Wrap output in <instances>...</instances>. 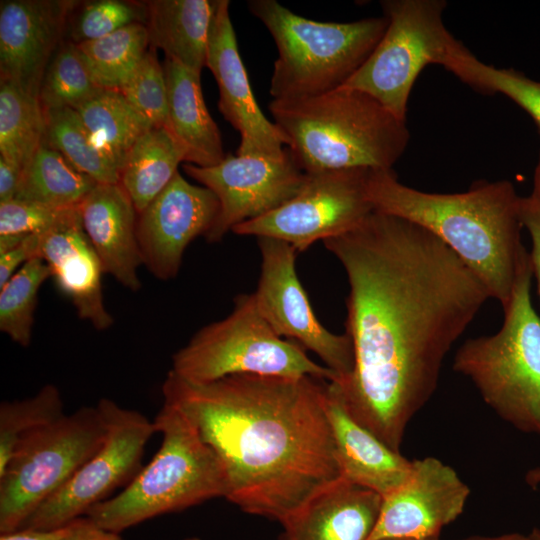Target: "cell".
Listing matches in <instances>:
<instances>
[{"label": "cell", "instance_id": "obj_1", "mask_svg": "<svg viewBox=\"0 0 540 540\" xmlns=\"http://www.w3.org/2000/svg\"><path fill=\"white\" fill-rule=\"evenodd\" d=\"M323 244L349 284L345 333L354 366L335 383L350 415L400 452L446 355L491 297L445 243L400 217L373 211Z\"/></svg>", "mask_w": 540, "mask_h": 540}, {"label": "cell", "instance_id": "obj_2", "mask_svg": "<svg viewBox=\"0 0 540 540\" xmlns=\"http://www.w3.org/2000/svg\"><path fill=\"white\" fill-rule=\"evenodd\" d=\"M328 383L238 374L199 384L169 371L161 389L163 402L188 419L221 462L225 498L283 523L342 478L325 407Z\"/></svg>", "mask_w": 540, "mask_h": 540}, {"label": "cell", "instance_id": "obj_3", "mask_svg": "<svg viewBox=\"0 0 540 540\" xmlns=\"http://www.w3.org/2000/svg\"><path fill=\"white\" fill-rule=\"evenodd\" d=\"M374 211L413 222L445 243L504 308L527 250L521 200L508 180L480 183L463 193L420 191L402 184L393 169L370 170Z\"/></svg>", "mask_w": 540, "mask_h": 540}, {"label": "cell", "instance_id": "obj_4", "mask_svg": "<svg viewBox=\"0 0 540 540\" xmlns=\"http://www.w3.org/2000/svg\"><path fill=\"white\" fill-rule=\"evenodd\" d=\"M269 110L292 159L306 174L392 169L410 138L407 120L344 86L314 97L272 100Z\"/></svg>", "mask_w": 540, "mask_h": 540}, {"label": "cell", "instance_id": "obj_5", "mask_svg": "<svg viewBox=\"0 0 540 540\" xmlns=\"http://www.w3.org/2000/svg\"><path fill=\"white\" fill-rule=\"evenodd\" d=\"M153 423L162 441L151 461L119 494L86 515L105 530L120 534L154 517L226 496L221 462L188 419L163 402Z\"/></svg>", "mask_w": 540, "mask_h": 540}, {"label": "cell", "instance_id": "obj_6", "mask_svg": "<svg viewBox=\"0 0 540 540\" xmlns=\"http://www.w3.org/2000/svg\"><path fill=\"white\" fill-rule=\"evenodd\" d=\"M532 277L527 252L501 328L466 340L455 353L453 370L472 381L502 420L540 436V316L532 305Z\"/></svg>", "mask_w": 540, "mask_h": 540}, {"label": "cell", "instance_id": "obj_7", "mask_svg": "<svg viewBox=\"0 0 540 540\" xmlns=\"http://www.w3.org/2000/svg\"><path fill=\"white\" fill-rule=\"evenodd\" d=\"M248 8L267 28L278 51L269 88L273 100L314 97L341 88L388 26L385 16L346 23L315 21L275 0H251Z\"/></svg>", "mask_w": 540, "mask_h": 540}, {"label": "cell", "instance_id": "obj_8", "mask_svg": "<svg viewBox=\"0 0 540 540\" xmlns=\"http://www.w3.org/2000/svg\"><path fill=\"white\" fill-rule=\"evenodd\" d=\"M170 371L199 384L238 374L338 380L331 369L311 360L300 344L275 333L254 293L237 295L228 316L199 329L173 354Z\"/></svg>", "mask_w": 540, "mask_h": 540}, {"label": "cell", "instance_id": "obj_9", "mask_svg": "<svg viewBox=\"0 0 540 540\" xmlns=\"http://www.w3.org/2000/svg\"><path fill=\"white\" fill-rule=\"evenodd\" d=\"M106 431L100 407L85 406L20 439L0 473V533L19 529L62 488L98 451Z\"/></svg>", "mask_w": 540, "mask_h": 540}, {"label": "cell", "instance_id": "obj_10", "mask_svg": "<svg viewBox=\"0 0 540 540\" xmlns=\"http://www.w3.org/2000/svg\"><path fill=\"white\" fill-rule=\"evenodd\" d=\"M444 0H385L388 26L364 64L344 87L362 91L407 120L412 87L429 64L447 68L462 44L445 27ZM343 87V86H342Z\"/></svg>", "mask_w": 540, "mask_h": 540}, {"label": "cell", "instance_id": "obj_11", "mask_svg": "<svg viewBox=\"0 0 540 540\" xmlns=\"http://www.w3.org/2000/svg\"><path fill=\"white\" fill-rule=\"evenodd\" d=\"M97 405L107 423L101 447L20 528L55 529L85 517L117 488L126 487L142 469L145 446L156 432L153 421L108 398L100 399Z\"/></svg>", "mask_w": 540, "mask_h": 540}, {"label": "cell", "instance_id": "obj_12", "mask_svg": "<svg viewBox=\"0 0 540 540\" xmlns=\"http://www.w3.org/2000/svg\"><path fill=\"white\" fill-rule=\"evenodd\" d=\"M369 172L349 169L307 174L295 197L261 217L237 225L232 232L275 238L302 253L316 241L352 230L374 211L367 193Z\"/></svg>", "mask_w": 540, "mask_h": 540}, {"label": "cell", "instance_id": "obj_13", "mask_svg": "<svg viewBox=\"0 0 540 540\" xmlns=\"http://www.w3.org/2000/svg\"><path fill=\"white\" fill-rule=\"evenodd\" d=\"M261 271L254 293L257 306L275 331L315 353L338 377L346 379L354 366L349 336L327 330L313 312L295 267L297 252L288 243L258 237Z\"/></svg>", "mask_w": 540, "mask_h": 540}, {"label": "cell", "instance_id": "obj_14", "mask_svg": "<svg viewBox=\"0 0 540 540\" xmlns=\"http://www.w3.org/2000/svg\"><path fill=\"white\" fill-rule=\"evenodd\" d=\"M183 170L219 201L217 218L205 236L209 243L219 242L237 225L277 209L295 197L307 179L288 148L279 158L229 154L216 165L185 163Z\"/></svg>", "mask_w": 540, "mask_h": 540}, {"label": "cell", "instance_id": "obj_15", "mask_svg": "<svg viewBox=\"0 0 540 540\" xmlns=\"http://www.w3.org/2000/svg\"><path fill=\"white\" fill-rule=\"evenodd\" d=\"M219 212V201L204 186L188 182L179 172L137 218L142 264L156 278L168 281L181 268L188 245L206 236Z\"/></svg>", "mask_w": 540, "mask_h": 540}, {"label": "cell", "instance_id": "obj_16", "mask_svg": "<svg viewBox=\"0 0 540 540\" xmlns=\"http://www.w3.org/2000/svg\"><path fill=\"white\" fill-rule=\"evenodd\" d=\"M229 7L228 0H216L206 55V67L219 89V111L240 133L236 155L282 157L287 138L256 102L239 53Z\"/></svg>", "mask_w": 540, "mask_h": 540}, {"label": "cell", "instance_id": "obj_17", "mask_svg": "<svg viewBox=\"0 0 540 540\" xmlns=\"http://www.w3.org/2000/svg\"><path fill=\"white\" fill-rule=\"evenodd\" d=\"M469 495V486L440 459L413 460L407 480L383 498L368 540L439 536L463 513Z\"/></svg>", "mask_w": 540, "mask_h": 540}, {"label": "cell", "instance_id": "obj_18", "mask_svg": "<svg viewBox=\"0 0 540 540\" xmlns=\"http://www.w3.org/2000/svg\"><path fill=\"white\" fill-rule=\"evenodd\" d=\"M78 4L77 0H2L0 82L38 96L45 70Z\"/></svg>", "mask_w": 540, "mask_h": 540}, {"label": "cell", "instance_id": "obj_19", "mask_svg": "<svg viewBox=\"0 0 540 540\" xmlns=\"http://www.w3.org/2000/svg\"><path fill=\"white\" fill-rule=\"evenodd\" d=\"M37 256L45 261L57 289L80 319L99 331L112 327L114 318L103 298V267L83 228L78 205L64 209L38 234Z\"/></svg>", "mask_w": 540, "mask_h": 540}, {"label": "cell", "instance_id": "obj_20", "mask_svg": "<svg viewBox=\"0 0 540 540\" xmlns=\"http://www.w3.org/2000/svg\"><path fill=\"white\" fill-rule=\"evenodd\" d=\"M83 228L96 251L104 274L124 288L142 287V264L137 239L138 212L120 183L96 184L78 204Z\"/></svg>", "mask_w": 540, "mask_h": 540}, {"label": "cell", "instance_id": "obj_21", "mask_svg": "<svg viewBox=\"0 0 540 540\" xmlns=\"http://www.w3.org/2000/svg\"><path fill=\"white\" fill-rule=\"evenodd\" d=\"M325 407L343 479L372 490L382 498L407 480L412 461L391 449L350 415L335 382L327 385Z\"/></svg>", "mask_w": 540, "mask_h": 540}, {"label": "cell", "instance_id": "obj_22", "mask_svg": "<svg viewBox=\"0 0 540 540\" xmlns=\"http://www.w3.org/2000/svg\"><path fill=\"white\" fill-rule=\"evenodd\" d=\"M383 498L340 478L288 517L279 540H368Z\"/></svg>", "mask_w": 540, "mask_h": 540}, {"label": "cell", "instance_id": "obj_23", "mask_svg": "<svg viewBox=\"0 0 540 540\" xmlns=\"http://www.w3.org/2000/svg\"><path fill=\"white\" fill-rule=\"evenodd\" d=\"M168 90L170 131L184 153L186 163L199 167L225 158L219 128L205 104L200 75L166 58L163 66Z\"/></svg>", "mask_w": 540, "mask_h": 540}, {"label": "cell", "instance_id": "obj_24", "mask_svg": "<svg viewBox=\"0 0 540 540\" xmlns=\"http://www.w3.org/2000/svg\"><path fill=\"white\" fill-rule=\"evenodd\" d=\"M146 27L149 44L171 59L201 74L216 0H151Z\"/></svg>", "mask_w": 540, "mask_h": 540}, {"label": "cell", "instance_id": "obj_25", "mask_svg": "<svg viewBox=\"0 0 540 540\" xmlns=\"http://www.w3.org/2000/svg\"><path fill=\"white\" fill-rule=\"evenodd\" d=\"M185 162L166 126H152L134 144L120 171V184L141 213L170 183Z\"/></svg>", "mask_w": 540, "mask_h": 540}, {"label": "cell", "instance_id": "obj_26", "mask_svg": "<svg viewBox=\"0 0 540 540\" xmlns=\"http://www.w3.org/2000/svg\"><path fill=\"white\" fill-rule=\"evenodd\" d=\"M75 110L93 143L119 171L137 140L153 126L118 90L104 89Z\"/></svg>", "mask_w": 540, "mask_h": 540}, {"label": "cell", "instance_id": "obj_27", "mask_svg": "<svg viewBox=\"0 0 540 540\" xmlns=\"http://www.w3.org/2000/svg\"><path fill=\"white\" fill-rule=\"evenodd\" d=\"M96 184L43 141L21 172L15 198L70 208L77 206Z\"/></svg>", "mask_w": 540, "mask_h": 540}, {"label": "cell", "instance_id": "obj_28", "mask_svg": "<svg viewBox=\"0 0 540 540\" xmlns=\"http://www.w3.org/2000/svg\"><path fill=\"white\" fill-rule=\"evenodd\" d=\"M44 135L45 112L38 96L0 82V156L23 170Z\"/></svg>", "mask_w": 540, "mask_h": 540}, {"label": "cell", "instance_id": "obj_29", "mask_svg": "<svg viewBox=\"0 0 540 540\" xmlns=\"http://www.w3.org/2000/svg\"><path fill=\"white\" fill-rule=\"evenodd\" d=\"M76 45L95 82L103 89L119 91L150 44L146 25L135 23Z\"/></svg>", "mask_w": 540, "mask_h": 540}, {"label": "cell", "instance_id": "obj_30", "mask_svg": "<svg viewBox=\"0 0 540 540\" xmlns=\"http://www.w3.org/2000/svg\"><path fill=\"white\" fill-rule=\"evenodd\" d=\"M44 142L98 184H117L120 171L93 143L73 108L46 110Z\"/></svg>", "mask_w": 540, "mask_h": 540}, {"label": "cell", "instance_id": "obj_31", "mask_svg": "<svg viewBox=\"0 0 540 540\" xmlns=\"http://www.w3.org/2000/svg\"><path fill=\"white\" fill-rule=\"evenodd\" d=\"M448 70L477 92L505 95L533 119L540 131V80H533L513 68L488 65L464 45Z\"/></svg>", "mask_w": 540, "mask_h": 540}, {"label": "cell", "instance_id": "obj_32", "mask_svg": "<svg viewBox=\"0 0 540 540\" xmlns=\"http://www.w3.org/2000/svg\"><path fill=\"white\" fill-rule=\"evenodd\" d=\"M49 278L45 261L34 257L0 288V330L19 346L31 343L39 290Z\"/></svg>", "mask_w": 540, "mask_h": 540}, {"label": "cell", "instance_id": "obj_33", "mask_svg": "<svg viewBox=\"0 0 540 540\" xmlns=\"http://www.w3.org/2000/svg\"><path fill=\"white\" fill-rule=\"evenodd\" d=\"M103 90L89 72L77 45L68 41L60 45L49 62L38 98L44 111L76 109Z\"/></svg>", "mask_w": 540, "mask_h": 540}, {"label": "cell", "instance_id": "obj_34", "mask_svg": "<svg viewBox=\"0 0 540 540\" xmlns=\"http://www.w3.org/2000/svg\"><path fill=\"white\" fill-rule=\"evenodd\" d=\"M64 414L61 393L53 384L43 386L32 397L3 401L0 405V473L20 439Z\"/></svg>", "mask_w": 540, "mask_h": 540}, {"label": "cell", "instance_id": "obj_35", "mask_svg": "<svg viewBox=\"0 0 540 540\" xmlns=\"http://www.w3.org/2000/svg\"><path fill=\"white\" fill-rule=\"evenodd\" d=\"M70 20V38L78 44L105 37L131 24L146 25L147 6L139 1H89L79 4Z\"/></svg>", "mask_w": 540, "mask_h": 540}, {"label": "cell", "instance_id": "obj_36", "mask_svg": "<svg viewBox=\"0 0 540 540\" xmlns=\"http://www.w3.org/2000/svg\"><path fill=\"white\" fill-rule=\"evenodd\" d=\"M153 126H166L168 90L163 66L147 50L128 81L119 90Z\"/></svg>", "mask_w": 540, "mask_h": 540}, {"label": "cell", "instance_id": "obj_37", "mask_svg": "<svg viewBox=\"0 0 540 540\" xmlns=\"http://www.w3.org/2000/svg\"><path fill=\"white\" fill-rule=\"evenodd\" d=\"M66 209V208H64ZM64 209L14 198L0 203V253L46 231Z\"/></svg>", "mask_w": 540, "mask_h": 540}, {"label": "cell", "instance_id": "obj_38", "mask_svg": "<svg viewBox=\"0 0 540 540\" xmlns=\"http://www.w3.org/2000/svg\"><path fill=\"white\" fill-rule=\"evenodd\" d=\"M521 219L531 239L530 259L540 299V204L530 195L522 197Z\"/></svg>", "mask_w": 540, "mask_h": 540}, {"label": "cell", "instance_id": "obj_39", "mask_svg": "<svg viewBox=\"0 0 540 540\" xmlns=\"http://www.w3.org/2000/svg\"><path fill=\"white\" fill-rule=\"evenodd\" d=\"M38 234L30 235L7 251L0 253V288L28 261L37 256Z\"/></svg>", "mask_w": 540, "mask_h": 540}, {"label": "cell", "instance_id": "obj_40", "mask_svg": "<svg viewBox=\"0 0 540 540\" xmlns=\"http://www.w3.org/2000/svg\"><path fill=\"white\" fill-rule=\"evenodd\" d=\"M63 540H123L119 533L99 527L88 517L71 522L69 533Z\"/></svg>", "mask_w": 540, "mask_h": 540}, {"label": "cell", "instance_id": "obj_41", "mask_svg": "<svg viewBox=\"0 0 540 540\" xmlns=\"http://www.w3.org/2000/svg\"><path fill=\"white\" fill-rule=\"evenodd\" d=\"M70 528L71 523L60 528L45 530L19 528L12 532L1 534L0 540H63L69 533Z\"/></svg>", "mask_w": 540, "mask_h": 540}, {"label": "cell", "instance_id": "obj_42", "mask_svg": "<svg viewBox=\"0 0 540 540\" xmlns=\"http://www.w3.org/2000/svg\"><path fill=\"white\" fill-rule=\"evenodd\" d=\"M22 169L0 156V203L15 198Z\"/></svg>", "mask_w": 540, "mask_h": 540}, {"label": "cell", "instance_id": "obj_43", "mask_svg": "<svg viewBox=\"0 0 540 540\" xmlns=\"http://www.w3.org/2000/svg\"><path fill=\"white\" fill-rule=\"evenodd\" d=\"M462 540H533L530 535H523L519 533H510L500 536L485 537V536H474Z\"/></svg>", "mask_w": 540, "mask_h": 540}, {"label": "cell", "instance_id": "obj_44", "mask_svg": "<svg viewBox=\"0 0 540 540\" xmlns=\"http://www.w3.org/2000/svg\"><path fill=\"white\" fill-rule=\"evenodd\" d=\"M530 196L540 204V153L534 171L533 189Z\"/></svg>", "mask_w": 540, "mask_h": 540}, {"label": "cell", "instance_id": "obj_45", "mask_svg": "<svg viewBox=\"0 0 540 540\" xmlns=\"http://www.w3.org/2000/svg\"><path fill=\"white\" fill-rule=\"evenodd\" d=\"M526 482L532 486L537 487L540 485V468H535L527 472Z\"/></svg>", "mask_w": 540, "mask_h": 540}, {"label": "cell", "instance_id": "obj_46", "mask_svg": "<svg viewBox=\"0 0 540 540\" xmlns=\"http://www.w3.org/2000/svg\"><path fill=\"white\" fill-rule=\"evenodd\" d=\"M385 540H439V536L428 537V538H396V539H385Z\"/></svg>", "mask_w": 540, "mask_h": 540}, {"label": "cell", "instance_id": "obj_47", "mask_svg": "<svg viewBox=\"0 0 540 540\" xmlns=\"http://www.w3.org/2000/svg\"><path fill=\"white\" fill-rule=\"evenodd\" d=\"M529 535L533 540H540V529L534 528Z\"/></svg>", "mask_w": 540, "mask_h": 540}, {"label": "cell", "instance_id": "obj_48", "mask_svg": "<svg viewBox=\"0 0 540 540\" xmlns=\"http://www.w3.org/2000/svg\"><path fill=\"white\" fill-rule=\"evenodd\" d=\"M183 540H201L199 537H196V536H191V537H187Z\"/></svg>", "mask_w": 540, "mask_h": 540}]
</instances>
